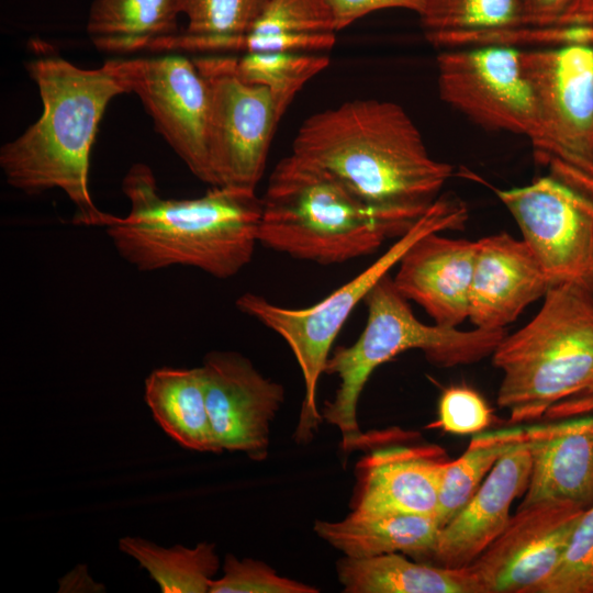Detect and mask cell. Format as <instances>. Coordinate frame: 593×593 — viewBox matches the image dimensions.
Masks as SVG:
<instances>
[{"instance_id":"cell-34","label":"cell","mask_w":593,"mask_h":593,"mask_svg":"<svg viewBox=\"0 0 593 593\" xmlns=\"http://www.w3.org/2000/svg\"><path fill=\"white\" fill-rule=\"evenodd\" d=\"M335 32L326 33H259L248 32L236 44L235 52L309 54L331 49Z\"/></svg>"},{"instance_id":"cell-25","label":"cell","mask_w":593,"mask_h":593,"mask_svg":"<svg viewBox=\"0 0 593 593\" xmlns=\"http://www.w3.org/2000/svg\"><path fill=\"white\" fill-rule=\"evenodd\" d=\"M267 1L181 0L187 27L152 49L235 52L237 42L249 32Z\"/></svg>"},{"instance_id":"cell-14","label":"cell","mask_w":593,"mask_h":593,"mask_svg":"<svg viewBox=\"0 0 593 593\" xmlns=\"http://www.w3.org/2000/svg\"><path fill=\"white\" fill-rule=\"evenodd\" d=\"M212 430L221 451L268 455L270 424L283 402L281 384L235 351H211L201 366Z\"/></svg>"},{"instance_id":"cell-37","label":"cell","mask_w":593,"mask_h":593,"mask_svg":"<svg viewBox=\"0 0 593 593\" xmlns=\"http://www.w3.org/2000/svg\"><path fill=\"white\" fill-rule=\"evenodd\" d=\"M65 584H60V588L68 585L74 582H78L81 585V591H85V589H89L90 591H93V585L91 584V579L87 575V572L81 571H72L69 575L65 577Z\"/></svg>"},{"instance_id":"cell-19","label":"cell","mask_w":593,"mask_h":593,"mask_svg":"<svg viewBox=\"0 0 593 593\" xmlns=\"http://www.w3.org/2000/svg\"><path fill=\"white\" fill-rule=\"evenodd\" d=\"M593 416L524 428L532 470L519 506L544 500L593 503Z\"/></svg>"},{"instance_id":"cell-15","label":"cell","mask_w":593,"mask_h":593,"mask_svg":"<svg viewBox=\"0 0 593 593\" xmlns=\"http://www.w3.org/2000/svg\"><path fill=\"white\" fill-rule=\"evenodd\" d=\"M551 283L523 239L500 233L477 240L468 318L475 328L501 331Z\"/></svg>"},{"instance_id":"cell-31","label":"cell","mask_w":593,"mask_h":593,"mask_svg":"<svg viewBox=\"0 0 593 593\" xmlns=\"http://www.w3.org/2000/svg\"><path fill=\"white\" fill-rule=\"evenodd\" d=\"M315 588L281 577L262 561L226 555L223 575L213 579L209 593H315Z\"/></svg>"},{"instance_id":"cell-3","label":"cell","mask_w":593,"mask_h":593,"mask_svg":"<svg viewBox=\"0 0 593 593\" xmlns=\"http://www.w3.org/2000/svg\"><path fill=\"white\" fill-rule=\"evenodd\" d=\"M43 102L41 118L0 149L7 182L26 193L60 189L77 209L75 222L104 226L88 188L89 156L98 125L113 98L132 92L130 59L83 69L57 55L26 66Z\"/></svg>"},{"instance_id":"cell-24","label":"cell","mask_w":593,"mask_h":593,"mask_svg":"<svg viewBox=\"0 0 593 593\" xmlns=\"http://www.w3.org/2000/svg\"><path fill=\"white\" fill-rule=\"evenodd\" d=\"M181 0H94L87 33L102 52L125 54L152 49L176 35Z\"/></svg>"},{"instance_id":"cell-12","label":"cell","mask_w":593,"mask_h":593,"mask_svg":"<svg viewBox=\"0 0 593 593\" xmlns=\"http://www.w3.org/2000/svg\"><path fill=\"white\" fill-rule=\"evenodd\" d=\"M517 510L502 534L467 567L481 593H534L557 567L585 507L544 500Z\"/></svg>"},{"instance_id":"cell-20","label":"cell","mask_w":593,"mask_h":593,"mask_svg":"<svg viewBox=\"0 0 593 593\" xmlns=\"http://www.w3.org/2000/svg\"><path fill=\"white\" fill-rule=\"evenodd\" d=\"M315 533L350 558L403 553L432 560L440 527L433 516L354 512L339 522L316 521Z\"/></svg>"},{"instance_id":"cell-26","label":"cell","mask_w":593,"mask_h":593,"mask_svg":"<svg viewBox=\"0 0 593 593\" xmlns=\"http://www.w3.org/2000/svg\"><path fill=\"white\" fill-rule=\"evenodd\" d=\"M119 548L136 560L163 593H205L220 564L214 544L193 548L176 545L160 547L149 540L125 536Z\"/></svg>"},{"instance_id":"cell-30","label":"cell","mask_w":593,"mask_h":593,"mask_svg":"<svg viewBox=\"0 0 593 593\" xmlns=\"http://www.w3.org/2000/svg\"><path fill=\"white\" fill-rule=\"evenodd\" d=\"M249 32H337L327 0H268Z\"/></svg>"},{"instance_id":"cell-23","label":"cell","mask_w":593,"mask_h":593,"mask_svg":"<svg viewBox=\"0 0 593 593\" xmlns=\"http://www.w3.org/2000/svg\"><path fill=\"white\" fill-rule=\"evenodd\" d=\"M144 398L156 423L178 445L221 452L206 410L201 367L154 369L145 380Z\"/></svg>"},{"instance_id":"cell-1","label":"cell","mask_w":593,"mask_h":593,"mask_svg":"<svg viewBox=\"0 0 593 593\" xmlns=\"http://www.w3.org/2000/svg\"><path fill=\"white\" fill-rule=\"evenodd\" d=\"M292 154L329 171L367 203L413 222L452 175L449 164L429 155L402 107L374 99L313 114L299 128Z\"/></svg>"},{"instance_id":"cell-22","label":"cell","mask_w":593,"mask_h":593,"mask_svg":"<svg viewBox=\"0 0 593 593\" xmlns=\"http://www.w3.org/2000/svg\"><path fill=\"white\" fill-rule=\"evenodd\" d=\"M338 581L347 593H481L470 570L411 561L394 552L370 558L344 557Z\"/></svg>"},{"instance_id":"cell-21","label":"cell","mask_w":593,"mask_h":593,"mask_svg":"<svg viewBox=\"0 0 593 593\" xmlns=\"http://www.w3.org/2000/svg\"><path fill=\"white\" fill-rule=\"evenodd\" d=\"M419 18L426 40L444 49L508 45L525 27L522 0H427Z\"/></svg>"},{"instance_id":"cell-36","label":"cell","mask_w":593,"mask_h":593,"mask_svg":"<svg viewBox=\"0 0 593 593\" xmlns=\"http://www.w3.org/2000/svg\"><path fill=\"white\" fill-rule=\"evenodd\" d=\"M525 27H546L555 23L570 0H522Z\"/></svg>"},{"instance_id":"cell-32","label":"cell","mask_w":593,"mask_h":593,"mask_svg":"<svg viewBox=\"0 0 593 593\" xmlns=\"http://www.w3.org/2000/svg\"><path fill=\"white\" fill-rule=\"evenodd\" d=\"M491 422V409L480 393L466 385H452L440 395L438 418L430 427L467 435L483 432Z\"/></svg>"},{"instance_id":"cell-39","label":"cell","mask_w":593,"mask_h":593,"mask_svg":"<svg viewBox=\"0 0 593 593\" xmlns=\"http://www.w3.org/2000/svg\"><path fill=\"white\" fill-rule=\"evenodd\" d=\"M592 433H593V428H592Z\"/></svg>"},{"instance_id":"cell-29","label":"cell","mask_w":593,"mask_h":593,"mask_svg":"<svg viewBox=\"0 0 593 593\" xmlns=\"http://www.w3.org/2000/svg\"><path fill=\"white\" fill-rule=\"evenodd\" d=\"M534 593H593V503L580 516L557 567Z\"/></svg>"},{"instance_id":"cell-18","label":"cell","mask_w":593,"mask_h":593,"mask_svg":"<svg viewBox=\"0 0 593 593\" xmlns=\"http://www.w3.org/2000/svg\"><path fill=\"white\" fill-rule=\"evenodd\" d=\"M433 232L401 257L393 282L406 299L422 306L435 324L458 327L469 314V292L477 242Z\"/></svg>"},{"instance_id":"cell-2","label":"cell","mask_w":593,"mask_h":593,"mask_svg":"<svg viewBox=\"0 0 593 593\" xmlns=\"http://www.w3.org/2000/svg\"><path fill=\"white\" fill-rule=\"evenodd\" d=\"M122 190L130 212L110 214L103 227L118 254L137 270L187 266L228 279L251 261L262 208L255 190L212 187L200 198L166 199L142 163L128 169Z\"/></svg>"},{"instance_id":"cell-5","label":"cell","mask_w":593,"mask_h":593,"mask_svg":"<svg viewBox=\"0 0 593 593\" xmlns=\"http://www.w3.org/2000/svg\"><path fill=\"white\" fill-rule=\"evenodd\" d=\"M492 360L503 374L496 402L511 423L567 416L593 396V290L551 286L535 317L506 334Z\"/></svg>"},{"instance_id":"cell-6","label":"cell","mask_w":593,"mask_h":593,"mask_svg":"<svg viewBox=\"0 0 593 593\" xmlns=\"http://www.w3.org/2000/svg\"><path fill=\"white\" fill-rule=\"evenodd\" d=\"M389 273L368 292L366 326L350 346L329 355L325 372L335 374L339 385L322 417L342 434V446L350 451L368 441L357 422V405L371 373L382 363L412 349L422 350L435 366L449 368L477 362L492 356L506 335L505 329L489 331L427 325L414 315Z\"/></svg>"},{"instance_id":"cell-28","label":"cell","mask_w":593,"mask_h":593,"mask_svg":"<svg viewBox=\"0 0 593 593\" xmlns=\"http://www.w3.org/2000/svg\"><path fill=\"white\" fill-rule=\"evenodd\" d=\"M329 63L326 56L294 53H245L236 58L239 77L292 97Z\"/></svg>"},{"instance_id":"cell-27","label":"cell","mask_w":593,"mask_h":593,"mask_svg":"<svg viewBox=\"0 0 593 593\" xmlns=\"http://www.w3.org/2000/svg\"><path fill=\"white\" fill-rule=\"evenodd\" d=\"M524 428L474 434L465 452L443 467L436 521L441 528L470 500L497 460L523 440Z\"/></svg>"},{"instance_id":"cell-17","label":"cell","mask_w":593,"mask_h":593,"mask_svg":"<svg viewBox=\"0 0 593 593\" xmlns=\"http://www.w3.org/2000/svg\"><path fill=\"white\" fill-rule=\"evenodd\" d=\"M445 451L438 446L379 448L356 466L351 508L436 518Z\"/></svg>"},{"instance_id":"cell-10","label":"cell","mask_w":593,"mask_h":593,"mask_svg":"<svg viewBox=\"0 0 593 593\" xmlns=\"http://www.w3.org/2000/svg\"><path fill=\"white\" fill-rule=\"evenodd\" d=\"M522 53L508 45L443 51L437 56L440 99L484 128L519 134L534 145L540 122Z\"/></svg>"},{"instance_id":"cell-38","label":"cell","mask_w":593,"mask_h":593,"mask_svg":"<svg viewBox=\"0 0 593 593\" xmlns=\"http://www.w3.org/2000/svg\"><path fill=\"white\" fill-rule=\"evenodd\" d=\"M588 413H593V396L580 403L575 410L577 415H584Z\"/></svg>"},{"instance_id":"cell-4","label":"cell","mask_w":593,"mask_h":593,"mask_svg":"<svg viewBox=\"0 0 593 593\" xmlns=\"http://www.w3.org/2000/svg\"><path fill=\"white\" fill-rule=\"evenodd\" d=\"M261 203L259 244L320 265L372 254L417 222L367 203L336 176L292 153L276 165Z\"/></svg>"},{"instance_id":"cell-33","label":"cell","mask_w":593,"mask_h":593,"mask_svg":"<svg viewBox=\"0 0 593 593\" xmlns=\"http://www.w3.org/2000/svg\"><path fill=\"white\" fill-rule=\"evenodd\" d=\"M530 31L532 43L593 45V0H570L552 25Z\"/></svg>"},{"instance_id":"cell-9","label":"cell","mask_w":593,"mask_h":593,"mask_svg":"<svg viewBox=\"0 0 593 593\" xmlns=\"http://www.w3.org/2000/svg\"><path fill=\"white\" fill-rule=\"evenodd\" d=\"M210 87L208 150L214 187L255 190L292 96L243 80L236 58L193 59Z\"/></svg>"},{"instance_id":"cell-11","label":"cell","mask_w":593,"mask_h":593,"mask_svg":"<svg viewBox=\"0 0 593 593\" xmlns=\"http://www.w3.org/2000/svg\"><path fill=\"white\" fill-rule=\"evenodd\" d=\"M495 193L551 286L573 282L593 290L592 199L551 176Z\"/></svg>"},{"instance_id":"cell-35","label":"cell","mask_w":593,"mask_h":593,"mask_svg":"<svg viewBox=\"0 0 593 593\" xmlns=\"http://www.w3.org/2000/svg\"><path fill=\"white\" fill-rule=\"evenodd\" d=\"M336 31H342L360 18L383 9H405L421 15L427 0H327Z\"/></svg>"},{"instance_id":"cell-7","label":"cell","mask_w":593,"mask_h":593,"mask_svg":"<svg viewBox=\"0 0 593 593\" xmlns=\"http://www.w3.org/2000/svg\"><path fill=\"white\" fill-rule=\"evenodd\" d=\"M467 208L456 198L439 197L424 215L374 262L318 303L289 309L262 295L245 293L236 307L270 328L289 345L302 372L304 396L294 439L307 443L323 417L316 403L317 383L325 372L332 345L356 305L372 287L396 266L404 253L421 237L433 232L462 230Z\"/></svg>"},{"instance_id":"cell-8","label":"cell","mask_w":593,"mask_h":593,"mask_svg":"<svg viewBox=\"0 0 593 593\" xmlns=\"http://www.w3.org/2000/svg\"><path fill=\"white\" fill-rule=\"evenodd\" d=\"M522 61L538 107L536 160L593 200V45L523 51Z\"/></svg>"},{"instance_id":"cell-13","label":"cell","mask_w":593,"mask_h":593,"mask_svg":"<svg viewBox=\"0 0 593 593\" xmlns=\"http://www.w3.org/2000/svg\"><path fill=\"white\" fill-rule=\"evenodd\" d=\"M130 81L156 131L199 180L214 187L208 150L210 87L193 59H130Z\"/></svg>"},{"instance_id":"cell-16","label":"cell","mask_w":593,"mask_h":593,"mask_svg":"<svg viewBox=\"0 0 593 593\" xmlns=\"http://www.w3.org/2000/svg\"><path fill=\"white\" fill-rule=\"evenodd\" d=\"M530 470L532 457L523 438L497 460L470 500L440 528L430 561L454 569L470 566L507 526L511 506L525 493Z\"/></svg>"}]
</instances>
